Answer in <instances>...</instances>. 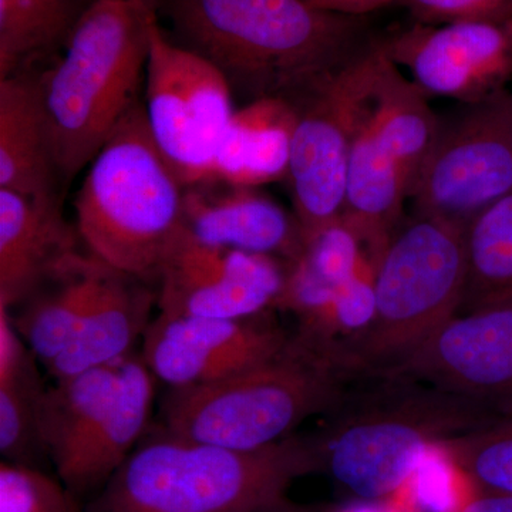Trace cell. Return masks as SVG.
<instances>
[{
    "label": "cell",
    "mask_w": 512,
    "mask_h": 512,
    "mask_svg": "<svg viewBox=\"0 0 512 512\" xmlns=\"http://www.w3.org/2000/svg\"><path fill=\"white\" fill-rule=\"evenodd\" d=\"M57 177L39 80L0 79V188L56 202Z\"/></svg>",
    "instance_id": "obj_20"
},
{
    "label": "cell",
    "mask_w": 512,
    "mask_h": 512,
    "mask_svg": "<svg viewBox=\"0 0 512 512\" xmlns=\"http://www.w3.org/2000/svg\"><path fill=\"white\" fill-rule=\"evenodd\" d=\"M275 512H312V511L302 510V508L293 507V505L286 503L284 505V507L279 508V510H276Z\"/></svg>",
    "instance_id": "obj_36"
},
{
    "label": "cell",
    "mask_w": 512,
    "mask_h": 512,
    "mask_svg": "<svg viewBox=\"0 0 512 512\" xmlns=\"http://www.w3.org/2000/svg\"><path fill=\"white\" fill-rule=\"evenodd\" d=\"M511 94H512V90H511Z\"/></svg>",
    "instance_id": "obj_39"
},
{
    "label": "cell",
    "mask_w": 512,
    "mask_h": 512,
    "mask_svg": "<svg viewBox=\"0 0 512 512\" xmlns=\"http://www.w3.org/2000/svg\"><path fill=\"white\" fill-rule=\"evenodd\" d=\"M154 0H96L74 26L66 52L39 80L59 178L69 183L137 103L146 77Z\"/></svg>",
    "instance_id": "obj_4"
},
{
    "label": "cell",
    "mask_w": 512,
    "mask_h": 512,
    "mask_svg": "<svg viewBox=\"0 0 512 512\" xmlns=\"http://www.w3.org/2000/svg\"><path fill=\"white\" fill-rule=\"evenodd\" d=\"M57 202L0 188V306L15 308L82 255Z\"/></svg>",
    "instance_id": "obj_16"
},
{
    "label": "cell",
    "mask_w": 512,
    "mask_h": 512,
    "mask_svg": "<svg viewBox=\"0 0 512 512\" xmlns=\"http://www.w3.org/2000/svg\"><path fill=\"white\" fill-rule=\"evenodd\" d=\"M466 474L441 444L429 448L406 484L412 504L421 512H460L473 495L463 494Z\"/></svg>",
    "instance_id": "obj_31"
},
{
    "label": "cell",
    "mask_w": 512,
    "mask_h": 512,
    "mask_svg": "<svg viewBox=\"0 0 512 512\" xmlns=\"http://www.w3.org/2000/svg\"><path fill=\"white\" fill-rule=\"evenodd\" d=\"M332 512H403L394 505L384 503H370V501H359V503L346 505Z\"/></svg>",
    "instance_id": "obj_35"
},
{
    "label": "cell",
    "mask_w": 512,
    "mask_h": 512,
    "mask_svg": "<svg viewBox=\"0 0 512 512\" xmlns=\"http://www.w3.org/2000/svg\"><path fill=\"white\" fill-rule=\"evenodd\" d=\"M185 188L138 100L90 163L74 202L87 254L121 274L156 282L161 259L183 228Z\"/></svg>",
    "instance_id": "obj_5"
},
{
    "label": "cell",
    "mask_w": 512,
    "mask_h": 512,
    "mask_svg": "<svg viewBox=\"0 0 512 512\" xmlns=\"http://www.w3.org/2000/svg\"><path fill=\"white\" fill-rule=\"evenodd\" d=\"M183 227L202 244L274 256L286 264L303 247L295 215L255 188L228 185L214 194L185 190Z\"/></svg>",
    "instance_id": "obj_15"
},
{
    "label": "cell",
    "mask_w": 512,
    "mask_h": 512,
    "mask_svg": "<svg viewBox=\"0 0 512 512\" xmlns=\"http://www.w3.org/2000/svg\"><path fill=\"white\" fill-rule=\"evenodd\" d=\"M366 379L367 389L346 390L315 437L322 470L359 501L393 500L431 446L505 416L494 404L414 380Z\"/></svg>",
    "instance_id": "obj_3"
},
{
    "label": "cell",
    "mask_w": 512,
    "mask_h": 512,
    "mask_svg": "<svg viewBox=\"0 0 512 512\" xmlns=\"http://www.w3.org/2000/svg\"><path fill=\"white\" fill-rule=\"evenodd\" d=\"M296 120L295 106L281 97L235 110L215 154L212 180L256 188L288 177Z\"/></svg>",
    "instance_id": "obj_21"
},
{
    "label": "cell",
    "mask_w": 512,
    "mask_h": 512,
    "mask_svg": "<svg viewBox=\"0 0 512 512\" xmlns=\"http://www.w3.org/2000/svg\"><path fill=\"white\" fill-rule=\"evenodd\" d=\"M269 312L242 319L158 313L144 333V362L170 389L220 382L278 355L288 335Z\"/></svg>",
    "instance_id": "obj_13"
},
{
    "label": "cell",
    "mask_w": 512,
    "mask_h": 512,
    "mask_svg": "<svg viewBox=\"0 0 512 512\" xmlns=\"http://www.w3.org/2000/svg\"><path fill=\"white\" fill-rule=\"evenodd\" d=\"M370 113L377 136L396 158L409 184V198L414 181L429 156L440 116L429 104L412 79L400 72L380 45Z\"/></svg>",
    "instance_id": "obj_23"
},
{
    "label": "cell",
    "mask_w": 512,
    "mask_h": 512,
    "mask_svg": "<svg viewBox=\"0 0 512 512\" xmlns=\"http://www.w3.org/2000/svg\"><path fill=\"white\" fill-rule=\"evenodd\" d=\"M178 45L218 67L252 101L293 100L355 62L379 35L366 16L306 0H160Z\"/></svg>",
    "instance_id": "obj_1"
},
{
    "label": "cell",
    "mask_w": 512,
    "mask_h": 512,
    "mask_svg": "<svg viewBox=\"0 0 512 512\" xmlns=\"http://www.w3.org/2000/svg\"><path fill=\"white\" fill-rule=\"evenodd\" d=\"M0 512H87L82 498L43 468L2 461Z\"/></svg>",
    "instance_id": "obj_30"
},
{
    "label": "cell",
    "mask_w": 512,
    "mask_h": 512,
    "mask_svg": "<svg viewBox=\"0 0 512 512\" xmlns=\"http://www.w3.org/2000/svg\"><path fill=\"white\" fill-rule=\"evenodd\" d=\"M379 56L380 36L369 52L291 103L298 120L288 180L303 238L342 218L350 147L372 94Z\"/></svg>",
    "instance_id": "obj_8"
},
{
    "label": "cell",
    "mask_w": 512,
    "mask_h": 512,
    "mask_svg": "<svg viewBox=\"0 0 512 512\" xmlns=\"http://www.w3.org/2000/svg\"><path fill=\"white\" fill-rule=\"evenodd\" d=\"M313 8L348 16H366L367 13L397 2V0H306Z\"/></svg>",
    "instance_id": "obj_33"
},
{
    "label": "cell",
    "mask_w": 512,
    "mask_h": 512,
    "mask_svg": "<svg viewBox=\"0 0 512 512\" xmlns=\"http://www.w3.org/2000/svg\"><path fill=\"white\" fill-rule=\"evenodd\" d=\"M89 0H0V79L66 46Z\"/></svg>",
    "instance_id": "obj_28"
},
{
    "label": "cell",
    "mask_w": 512,
    "mask_h": 512,
    "mask_svg": "<svg viewBox=\"0 0 512 512\" xmlns=\"http://www.w3.org/2000/svg\"><path fill=\"white\" fill-rule=\"evenodd\" d=\"M89 2H90V3H92V2H96V0H89Z\"/></svg>",
    "instance_id": "obj_37"
},
{
    "label": "cell",
    "mask_w": 512,
    "mask_h": 512,
    "mask_svg": "<svg viewBox=\"0 0 512 512\" xmlns=\"http://www.w3.org/2000/svg\"><path fill=\"white\" fill-rule=\"evenodd\" d=\"M348 380L325 349L295 333L261 365L220 382L168 389L163 430L212 446L258 450L288 439L309 417L332 412Z\"/></svg>",
    "instance_id": "obj_7"
},
{
    "label": "cell",
    "mask_w": 512,
    "mask_h": 512,
    "mask_svg": "<svg viewBox=\"0 0 512 512\" xmlns=\"http://www.w3.org/2000/svg\"><path fill=\"white\" fill-rule=\"evenodd\" d=\"M144 79L148 127L165 160L185 187L211 181L215 154L235 113L227 77L171 39L156 16Z\"/></svg>",
    "instance_id": "obj_10"
},
{
    "label": "cell",
    "mask_w": 512,
    "mask_h": 512,
    "mask_svg": "<svg viewBox=\"0 0 512 512\" xmlns=\"http://www.w3.org/2000/svg\"><path fill=\"white\" fill-rule=\"evenodd\" d=\"M322 470L315 437L234 450L161 431L138 444L87 512H275L298 478Z\"/></svg>",
    "instance_id": "obj_2"
},
{
    "label": "cell",
    "mask_w": 512,
    "mask_h": 512,
    "mask_svg": "<svg viewBox=\"0 0 512 512\" xmlns=\"http://www.w3.org/2000/svg\"><path fill=\"white\" fill-rule=\"evenodd\" d=\"M512 192V94L458 103L439 130L409 200L414 212L467 224Z\"/></svg>",
    "instance_id": "obj_9"
},
{
    "label": "cell",
    "mask_w": 512,
    "mask_h": 512,
    "mask_svg": "<svg viewBox=\"0 0 512 512\" xmlns=\"http://www.w3.org/2000/svg\"><path fill=\"white\" fill-rule=\"evenodd\" d=\"M365 252L342 218L303 238L301 254L288 264L278 309L299 320L319 311L352 279Z\"/></svg>",
    "instance_id": "obj_26"
},
{
    "label": "cell",
    "mask_w": 512,
    "mask_h": 512,
    "mask_svg": "<svg viewBox=\"0 0 512 512\" xmlns=\"http://www.w3.org/2000/svg\"><path fill=\"white\" fill-rule=\"evenodd\" d=\"M511 13H512V2H511Z\"/></svg>",
    "instance_id": "obj_38"
},
{
    "label": "cell",
    "mask_w": 512,
    "mask_h": 512,
    "mask_svg": "<svg viewBox=\"0 0 512 512\" xmlns=\"http://www.w3.org/2000/svg\"><path fill=\"white\" fill-rule=\"evenodd\" d=\"M440 444L477 493L512 494V414Z\"/></svg>",
    "instance_id": "obj_29"
},
{
    "label": "cell",
    "mask_w": 512,
    "mask_h": 512,
    "mask_svg": "<svg viewBox=\"0 0 512 512\" xmlns=\"http://www.w3.org/2000/svg\"><path fill=\"white\" fill-rule=\"evenodd\" d=\"M380 45L429 97L474 103L508 89L512 79V18L414 22L380 36Z\"/></svg>",
    "instance_id": "obj_12"
},
{
    "label": "cell",
    "mask_w": 512,
    "mask_h": 512,
    "mask_svg": "<svg viewBox=\"0 0 512 512\" xmlns=\"http://www.w3.org/2000/svg\"><path fill=\"white\" fill-rule=\"evenodd\" d=\"M121 362L55 380V386L46 389L40 439L56 474L76 456L109 407Z\"/></svg>",
    "instance_id": "obj_25"
},
{
    "label": "cell",
    "mask_w": 512,
    "mask_h": 512,
    "mask_svg": "<svg viewBox=\"0 0 512 512\" xmlns=\"http://www.w3.org/2000/svg\"><path fill=\"white\" fill-rule=\"evenodd\" d=\"M154 305L157 292L150 282L104 266L86 316L67 348L46 366L47 372L60 380L126 359L144 338Z\"/></svg>",
    "instance_id": "obj_17"
},
{
    "label": "cell",
    "mask_w": 512,
    "mask_h": 512,
    "mask_svg": "<svg viewBox=\"0 0 512 512\" xmlns=\"http://www.w3.org/2000/svg\"><path fill=\"white\" fill-rule=\"evenodd\" d=\"M382 377H402L500 407L512 414V302L461 313L406 362Z\"/></svg>",
    "instance_id": "obj_14"
},
{
    "label": "cell",
    "mask_w": 512,
    "mask_h": 512,
    "mask_svg": "<svg viewBox=\"0 0 512 512\" xmlns=\"http://www.w3.org/2000/svg\"><path fill=\"white\" fill-rule=\"evenodd\" d=\"M460 512H512V494L476 493Z\"/></svg>",
    "instance_id": "obj_34"
},
{
    "label": "cell",
    "mask_w": 512,
    "mask_h": 512,
    "mask_svg": "<svg viewBox=\"0 0 512 512\" xmlns=\"http://www.w3.org/2000/svg\"><path fill=\"white\" fill-rule=\"evenodd\" d=\"M416 22L446 25L463 20L512 18V0H397Z\"/></svg>",
    "instance_id": "obj_32"
},
{
    "label": "cell",
    "mask_w": 512,
    "mask_h": 512,
    "mask_svg": "<svg viewBox=\"0 0 512 512\" xmlns=\"http://www.w3.org/2000/svg\"><path fill=\"white\" fill-rule=\"evenodd\" d=\"M406 200V175L377 136L369 100L350 147L342 220L359 239L375 268L404 220Z\"/></svg>",
    "instance_id": "obj_18"
},
{
    "label": "cell",
    "mask_w": 512,
    "mask_h": 512,
    "mask_svg": "<svg viewBox=\"0 0 512 512\" xmlns=\"http://www.w3.org/2000/svg\"><path fill=\"white\" fill-rule=\"evenodd\" d=\"M288 264L274 256L202 244L184 227L157 271L158 313L242 319L278 309Z\"/></svg>",
    "instance_id": "obj_11"
},
{
    "label": "cell",
    "mask_w": 512,
    "mask_h": 512,
    "mask_svg": "<svg viewBox=\"0 0 512 512\" xmlns=\"http://www.w3.org/2000/svg\"><path fill=\"white\" fill-rule=\"evenodd\" d=\"M156 376L141 356L121 362L106 412L69 464L57 473L77 497L93 498L136 450L150 421Z\"/></svg>",
    "instance_id": "obj_19"
},
{
    "label": "cell",
    "mask_w": 512,
    "mask_h": 512,
    "mask_svg": "<svg viewBox=\"0 0 512 512\" xmlns=\"http://www.w3.org/2000/svg\"><path fill=\"white\" fill-rule=\"evenodd\" d=\"M104 266L92 255H79L8 309L20 338L43 366L53 362L73 339L93 301Z\"/></svg>",
    "instance_id": "obj_22"
},
{
    "label": "cell",
    "mask_w": 512,
    "mask_h": 512,
    "mask_svg": "<svg viewBox=\"0 0 512 512\" xmlns=\"http://www.w3.org/2000/svg\"><path fill=\"white\" fill-rule=\"evenodd\" d=\"M35 360L8 309L0 308V454L2 461L40 468L47 458L39 426L46 389Z\"/></svg>",
    "instance_id": "obj_24"
},
{
    "label": "cell",
    "mask_w": 512,
    "mask_h": 512,
    "mask_svg": "<svg viewBox=\"0 0 512 512\" xmlns=\"http://www.w3.org/2000/svg\"><path fill=\"white\" fill-rule=\"evenodd\" d=\"M512 302V192L466 225V288L460 312Z\"/></svg>",
    "instance_id": "obj_27"
},
{
    "label": "cell",
    "mask_w": 512,
    "mask_h": 512,
    "mask_svg": "<svg viewBox=\"0 0 512 512\" xmlns=\"http://www.w3.org/2000/svg\"><path fill=\"white\" fill-rule=\"evenodd\" d=\"M466 225L417 214L403 220L377 262L375 313L328 348L349 377H382L458 315L466 288Z\"/></svg>",
    "instance_id": "obj_6"
}]
</instances>
